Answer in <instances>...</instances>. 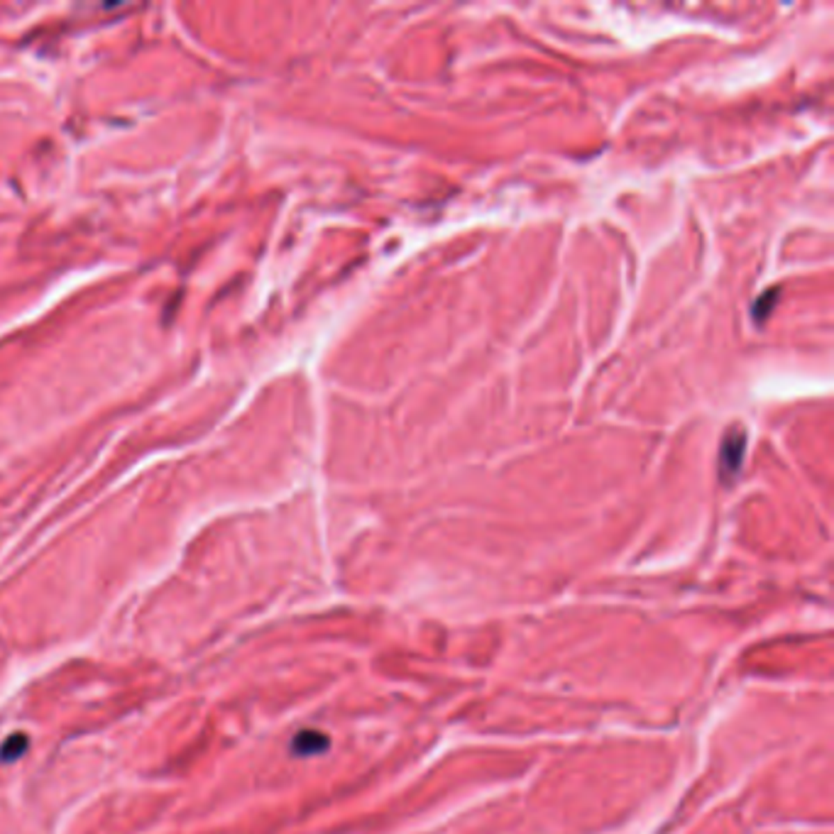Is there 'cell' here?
Segmentation results:
<instances>
[{
    "label": "cell",
    "mask_w": 834,
    "mask_h": 834,
    "mask_svg": "<svg viewBox=\"0 0 834 834\" xmlns=\"http://www.w3.org/2000/svg\"><path fill=\"white\" fill-rule=\"evenodd\" d=\"M328 746V739L320 732H301L294 739V751L299 756H311V753H318L320 749Z\"/></svg>",
    "instance_id": "1"
},
{
    "label": "cell",
    "mask_w": 834,
    "mask_h": 834,
    "mask_svg": "<svg viewBox=\"0 0 834 834\" xmlns=\"http://www.w3.org/2000/svg\"><path fill=\"white\" fill-rule=\"evenodd\" d=\"M25 746H27L25 734H13V737L3 744V749H0V758H3V761H15V758L22 756Z\"/></svg>",
    "instance_id": "2"
}]
</instances>
